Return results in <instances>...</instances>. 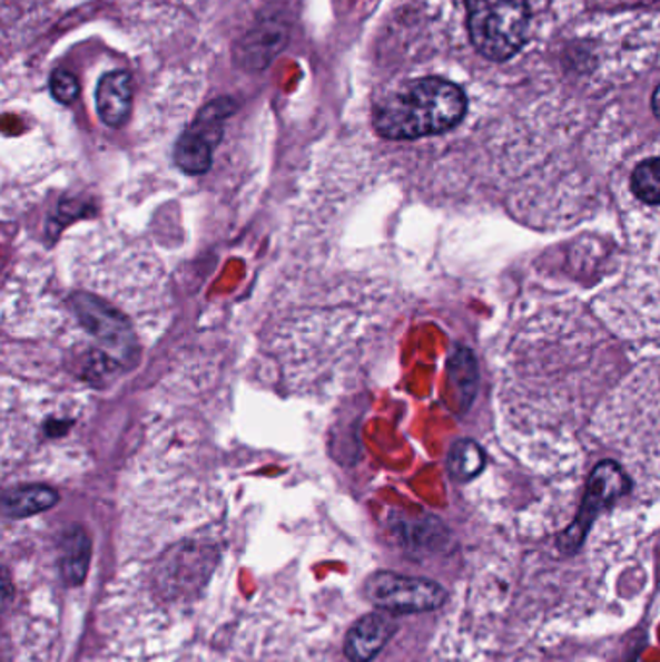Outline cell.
Here are the masks:
<instances>
[{
  "label": "cell",
  "mask_w": 660,
  "mask_h": 662,
  "mask_svg": "<svg viewBox=\"0 0 660 662\" xmlns=\"http://www.w3.org/2000/svg\"><path fill=\"white\" fill-rule=\"evenodd\" d=\"M72 306L83 328H88L105 347L120 354L132 351L136 345L132 328L107 302L99 301L91 294L80 293L76 294Z\"/></svg>",
  "instance_id": "cell-5"
},
{
  "label": "cell",
  "mask_w": 660,
  "mask_h": 662,
  "mask_svg": "<svg viewBox=\"0 0 660 662\" xmlns=\"http://www.w3.org/2000/svg\"><path fill=\"white\" fill-rule=\"evenodd\" d=\"M450 374L453 382L457 383L461 393L469 399L475 396L476 367L473 354L467 349H457L452 359H450Z\"/></svg>",
  "instance_id": "cell-13"
},
{
  "label": "cell",
  "mask_w": 660,
  "mask_h": 662,
  "mask_svg": "<svg viewBox=\"0 0 660 662\" xmlns=\"http://www.w3.org/2000/svg\"><path fill=\"white\" fill-rule=\"evenodd\" d=\"M57 502H59V493L52 490L51 486H20L4 494L2 509L8 517L23 519L51 509L52 506H57Z\"/></svg>",
  "instance_id": "cell-8"
},
{
  "label": "cell",
  "mask_w": 660,
  "mask_h": 662,
  "mask_svg": "<svg viewBox=\"0 0 660 662\" xmlns=\"http://www.w3.org/2000/svg\"><path fill=\"white\" fill-rule=\"evenodd\" d=\"M465 110L467 99L455 84L424 78L387 97L374 113V126L387 140H415L450 130Z\"/></svg>",
  "instance_id": "cell-1"
},
{
  "label": "cell",
  "mask_w": 660,
  "mask_h": 662,
  "mask_svg": "<svg viewBox=\"0 0 660 662\" xmlns=\"http://www.w3.org/2000/svg\"><path fill=\"white\" fill-rule=\"evenodd\" d=\"M364 595L382 611L418 614L440 609L447 593L440 583L432 580L380 572L366 582Z\"/></svg>",
  "instance_id": "cell-3"
},
{
  "label": "cell",
  "mask_w": 660,
  "mask_h": 662,
  "mask_svg": "<svg viewBox=\"0 0 660 662\" xmlns=\"http://www.w3.org/2000/svg\"><path fill=\"white\" fill-rule=\"evenodd\" d=\"M397 624L386 614H366L351 627L345 640V655L351 662H371L392 640Z\"/></svg>",
  "instance_id": "cell-6"
},
{
  "label": "cell",
  "mask_w": 660,
  "mask_h": 662,
  "mask_svg": "<svg viewBox=\"0 0 660 662\" xmlns=\"http://www.w3.org/2000/svg\"><path fill=\"white\" fill-rule=\"evenodd\" d=\"M469 36L476 51L490 60H508L525 43L528 0H465Z\"/></svg>",
  "instance_id": "cell-2"
},
{
  "label": "cell",
  "mask_w": 660,
  "mask_h": 662,
  "mask_svg": "<svg viewBox=\"0 0 660 662\" xmlns=\"http://www.w3.org/2000/svg\"><path fill=\"white\" fill-rule=\"evenodd\" d=\"M51 94L59 104H75L80 96V81L75 74L59 68L51 74Z\"/></svg>",
  "instance_id": "cell-14"
},
{
  "label": "cell",
  "mask_w": 660,
  "mask_h": 662,
  "mask_svg": "<svg viewBox=\"0 0 660 662\" xmlns=\"http://www.w3.org/2000/svg\"><path fill=\"white\" fill-rule=\"evenodd\" d=\"M484 465V456L475 441L460 440L455 441L447 457V467L453 478L457 480H469L481 473Z\"/></svg>",
  "instance_id": "cell-11"
},
{
  "label": "cell",
  "mask_w": 660,
  "mask_h": 662,
  "mask_svg": "<svg viewBox=\"0 0 660 662\" xmlns=\"http://www.w3.org/2000/svg\"><path fill=\"white\" fill-rule=\"evenodd\" d=\"M89 554H91V545L83 529L80 527L68 529L62 538L60 567L65 580L70 585H80L83 582V577L88 574Z\"/></svg>",
  "instance_id": "cell-10"
},
{
  "label": "cell",
  "mask_w": 660,
  "mask_h": 662,
  "mask_svg": "<svg viewBox=\"0 0 660 662\" xmlns=\"http://www.w3.org/2000/svg\"><path fill=\"white\" fill-rule=\"evenodd\" d=\"M214 146L211 142L188 128L175 147V162L178 167L188 173V175H204L208 173L211 163H214Z\"/></svg>",
  "instance_id": "cell-9"
},
{
  "label": "cell",
  "mask_w": 660,
  "mask_h": 662,
  "mask_svg": "<svg viewBox=\"0 0 660 662\" xmlns=\"http://www.w3.org/2000/svg\"><path fill=\"white\" fill-rule=\"evenodd\" d=\"M625 493H628V477L617 461H602L601 465H597V469L591 473L587 483L585 500L579 509L578 519L560 538L562 551H578L579 546L583 545L594 517L601 514L602 509L610 508Z\"/></svg>",
  "instance_id": "cell-4"
},
{
  "label": "cell",
  "mask_w": 660,
  "mask_h": 662,
  "mask_svg": "<svg viewBox=\"0 0 660 662\" xmlns=\"http://www.w3.org/2000/svg\"><path fill=\"white\" fill-rule=\"evenodd\" d=\"M97 115L104 125L111 128L127 123L132 109V78L125 70H112L105 74L97 84L96 91Z\"/></svg>",
  "instance_id": "cell-7"
},
{
  "label": "cell",
  "mask_w": 660,
  "mask_h": 662,
  "mask_svg": "<svg viewBox=\"0 0 660 662\" xmlns=\"http://www.w3.org/2000/svg\"><path fill=\"white\" fill-rule=\"evenodd\" d=\"M631 191L641 202L649 206H659L660 204V159H647L639 163L633 175H631Z\"/></svg>",
  "instance_id": "cell-12"
},
{
  "label": "cell",
  "mask_w": 660,
  "mask_h": 662,
  "mask_svg": "<svg viewBox=\"0 0 660 662\" xmlns=\"http://www.w3.org/2000/svg\"><path fill=\"white\" fill-rule=\"evenodd\" d=\"M653 110H654V115H657V118H659V120H660V86H659V88H657V91H654Z\"/></svg>",
  "instance_id": "cell-15"
}]
</instances>
